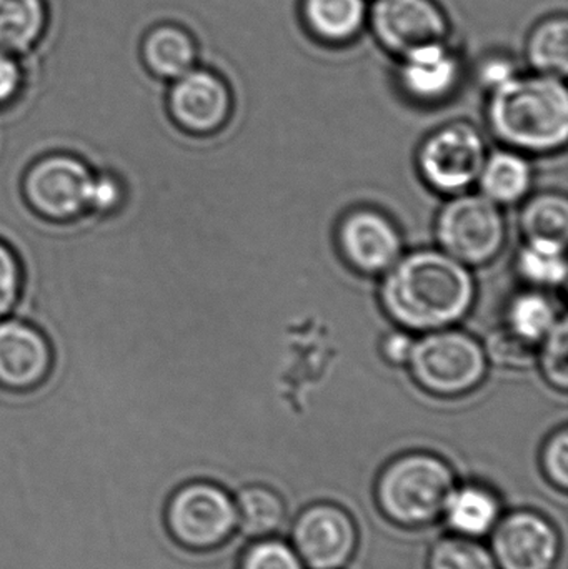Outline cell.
<instances>
[{"label": "cell", "instance_id": "1", "mask_svg": "<svg viewBox=\"0 0 568 569\" xmlns=\"http://www.w3.org/2000/svg\"><path fill=\"white\" fill-rule=\"evenodd\" d=\"M380 301L403 330L429 333L450 328L469 313L476 282L469 267L442 250H417L383 273Z\"/></svg>", "mask_w": 568, "mask_h": 569}, {"label": "cell", "instance_id": "2", "mask_svg": "<svg viewBox=\"0 0 568 569\" xmlns=\"http://www.w3.org/2000/svg\"><path fill=\"white\" fill-rule=\"evenodd\" d=\"M487 120L509 149L552 153L568 139L566 79L546 73H516L490 89Z\"/></svg>", "mask_w": 568, "mask_h": 569}, {"label": "cell", "instance_id": "3", "mask_svg": "<svg viewBox=\"0 0 568 569\" xmlns=\"http://www.w3.org/2000/svg\"><path fill=\"white\" fill-rule=\"evenodd\" d=\"M456 487V473L444 458L410 451L382 468L373 495L387 521L403 530H420L444 517Z\"/></svg>", "mask_w": 568, "mask_h": 569}, {"label": "cell", "instance_id": "4", "mask_svg": "<svg viewBox=\"0 0 568 569\" xmlns=\"http://www.w3.org/2000/svg\"><path fill=\"white\" fill-rule=\"evenodd\" d=\"M407 365L423 391L456 398L479 388L486 378L489 358L486 348L466 331L442 328L416 340Z\"/></svg>", "mask_w": 568, "mask_h": 569}, {"label": "cell", "instance_id": "5", "mask_svg": "<svg viewBox=\"0 0 568 569\" xmlns=\"http://www.w3.org/2000/svg\"><path fill=\"white\" fill-rule=\"evenodd\" d=\"M166 528L183 550L197 553L217 550L237 530L236 501L219 485L189 481L170 495Z\"/></svg>", "mask_w": 568, "mask_h": 569}, {"label": "cell", "instance_id": "6", "mask_svg": "<svg viewBox=\"0 0 568 569\" xmlns=\"http://www.w3.org/2000/svg\"><path fill=\"white\" fill-rule=\"evenodd\" d=\"M440 249L464 266L492 262L506 246L507 226L500 206L484 193H457L437 217Z\"/></svg>", "mask_w": 568, "mask_h": 569}, {"label": "cell", "instance_id": "7", "mask_svg": "<svg viewBox=\"0 0 568 569\" xmlns=\"http://www.w3.org/2000/svg\"><path fill=\"white\" fill-rule=\"evenodd\" d=\"M92 176L93 170L79 157L47 153L23 173V200L42 219L70 222L87 213Z\"/></svg>", "mask_w": 568, "mask_h": 569}, {"label": "cell", "instance_id": "8", "mask_svg": "<svg viewBox=\"0 0 568 569\" xmlns=\"http://www.w3.org/2000/svg\"><path fill=\"white\" fill-rule=\"evenodd\" d=\"M486 159V142L479 130L469 122H452L423 140L417 163L427 186L457 196L477 182Z\"/></svg>", "mask_w": 568, "mask_h": 569}, {"label": "cell", "instance_id": "9", "mask_svg": "<svg viewBox=\"0 0 568 569\" xmlns=\"http://www.w3.org/2000/svg\"><path fill=\"white\" fill-rule=\"evenodd\" d=\"M290 538L303 567L342 569L356 555L359 530L346 508L320 501L297 515Z\"/></svg>", "mask_w": 568, "mask_h": 569}, {"label": "cell", "instance_id": "10", "mask_svg": "<svg viewBox=\"0 0 568 569\" xmlns=\"http://www.w3.org/2000/svg\"><path fill=\"white\" fill-rule=\"evenodd\" d=\"M367 27L397 59L427 43L450 40L449 16L437 0H372Z\"/></svg>", "mask_w": 568, "mask_h": 569}, {"label": "cell", "instance_id": "11", "mask_svg": "<svg viewBox=\"0 0 568 569\" xmlns=\"http://www.w3.org/2000/svg\"><path fill=\"white\" fill-rule=\"evenodd\" d=\"M166 103L170 119L193 137L219 136L233 113V93L227 80L200 67L173 80Z\"/></svg>", "mask_w": 568, "mask_h": 569}, {"label": "cell", "instance_id": "12", "mask_svg": "<svg viewBox=\"0 0 568 569\" xmlns=\"http://www.w3.org/2000/svg\"><path fill=\"white\" fill-rule=\"evenodd\" d=\"M490 535V553L499 569H556L562 555L559 530L539 511L500 517Z\"/></svg>", "mask_w": 568, "mask_h": 569}, {"label": "cell", "instance_id": "13", "mask_svg": "<svg viewBox=\"0 0 568 569\" xmlns=\"http://www.w3.org/2000/svg\"><path fill=\"white\" fill-rule=\"evenodd\" d=\"M337 243L343 260L362 276H383L402 257L396 223L373 209H357L340 220Z\"/></svg>", "mask_w": 568, "mask_h": 569}, {"label": "cell", "instance_id": "14", "mask_svg": "<svg viewBox=\"0 0 568 569\" xmlns=\"http://www.w3.org/2000/svg\"><path fill=\"white\" fill-rule=\"evenodd\" d=\"M52 370L46 335L22 318L0 320V388L26 393L40 387Z\"/></svg>", "mask_w": 568, "mask_h": 569}, {"label": "cell", "instance_id": "15", "mask_svg": "<svg viewBox=\"0 0 568 569\" xmlns=\"http://www.w3.org/2000/svg\"><path fill=\"white\" fill-rule=\"evenodd\" d=\"M462 73L460 53L449 40H442L399 57L397 82L409 99L419 103H439L459 89Z\"/></svg>", "mask_w": 568, "mask_h": 569}, {"label": "cell", "instance_id": "16", "mask_svg": "<svg viewBox=\"0 0 568 569\" xmlns=\"http://www.w3.org/2000/svg\"><path fill=\"white\" fill-rule=\"evenodd\" d=\"M370 0H300L303 29L316 42L342 47L367 29Z\"/></svg>", "mask_w": 568, "mask_h": 569}, {"label": "cell", "instance_id": "17", "mask_svg": "<svg viewBox=\"0 0 568 569\" xmlns=\"http://www.w3.org/2000/svg\"><path fill=\"white\" fill-rule=\"evenodd\" d=\"M500 517L502 503L490 488L466 483L456 487L442 518L454 535L479 540L492 533Z\"/></svg>", "mask_w": 568, "mask_h": 569}, {"label": "cell", "instance_id": "18", "mask_svg": "<svg viewBox=\"0 0 568 569\" xmlns=\"http://www.w3.org/2000/svg\"><path fill=\"white\" fill-rule=\"evenodd\" d=\"M477 182L487 199L497 206H510L526 199L532 187V169L517 150H499L487 157Z\"/></svg>", "mask_w": 568, "mask_h": 569}, {"label": "cell", "instance_id": "19", "mask_svg": "<svg viewBox=\"0 0 568 569\" xmlns=\"http://www.w3.org/2000/svg\"><path fill=\"white\" fill-rule=\"evenodd\" d=\"M196 40L182 27H157L143 42V62L157 79H179L196 67Z\"/></svg>", "mask_w": 568, "mask_h": 569}, {"label": "cell", "instance_id": "20", "mask_svg": "<svg viewBox=\"0 0 568 569\" xmlns=\"http://www.w3.org/2000/svg\"><path fill=\"white\" fill-rule=\"evenodd\" d=\"M532 72L562 77L568 72V20L566 13H554L530 29L524 47Z\"/></svg>", "mask_w": 568, "mask_h": 569}, {"label": "cell", "instance_id": "21", "mask_svg": "<svg viewBox=\"0 0 568 569\" xmlns=\"http://www.w3.org/2000/svg\"><path fill=\"white\" fill-rule=\"evenodd\" d=\"M233 501L237 528L253 540L273 537L286 523V501L273 488L266 485H250L243 488Z\"/></svg>", "mask_w": 568, "mask_h": 569}, {"label": "cell", "instance_id": "22", "mask_svg": "<svg viewBox=\"0 0 568 569\" xmlns=\"http://www.w3.org/2000/svg\"><path fill=\"white\" fill-rule=\"evenodd\" d=\"M520 227L527 242L567 247L568 202L562 193L546 192L532 197L520 213Z\"/></svg>", "mask_w": 568, "mask_h": 569}, {"label": "cell", "instance_id": "23", "mask_svg": "<svg viewBox=\"0 0 568 569\" xmlns=\"http://www.w3.org/2000/svg\"><path fill=\"white\" fill-rule=\"evenodd\" d=\"M46 27L42 0H0V52L29 49Z\"/></svg>", "mask_w": 568, "mask_h": 569}, {"label": "cell", "instance_id": "24", "mask_svg": "<svg viewBox=\"0 0 568 569\" xmlns=\"http://www.w3.org/2000/svg\"><path fill=\"white\" fill-rule=\"evenodd\" d=\"M557 320L556 305L539 290L517 295L507 311L509 330L532 345L540 343Z\"/></svg>", "mask_w": 568, "mask_h": 569}, {"label": "cell", "instance_id": "25", "mask_svg": "<svg viewBox=\"0 0 568 569\" xmlns=\"http://www.w3.org/2000/svg\"><path fill=\"white\" fill-rule=\"evenodd\" d=\"M517 269L534 287H559L567 279L566 249L547 243L527 242L517 259Z\"/></svg>", "mask_w": 568, "mask_h": 569}, {"label": "cell", "instance_id": "26", "mask_svg": "<svg viewBox=\"0 0 568 569\" xmlns=\"http://www.w3.org/2000/svg\"><path fill=\"white\" fill-rule=\"evenodd\" d=\"M427 569H499L489 548L472 538H442L427 558Z\"/></svg>", "mask_w": 568, "mask_h": 569}, {"label": "cell", "instance_id": "27", "mask_svg": "<svg viewBox=\"0 0 568 569\" xmlns=\"http://www.w3.org/2000/svg\"><path fill=\"white\" fill-rule=\"evenodd\" d=\"M540 367L544 377L557 390L566 391L568 387V325L562 317L552 330L540 340Z\"/></svg>", "mask_w": 568, "mask_h": 569}, {"label": "cell", "instance_id": "28", "mask_svg": "<svg viewBox=\"0 0 568 569\" xmlns=\"http://www.w3.org/2000/svg\"><path fill=\"white\" fill-rule=\"evenodd\" d=\"M239 569H306L290 545L276 538H262L240 557Z\"/></svg>", "mask_w": 568, "mask_h": 569}, {"label": "cell", "instance_id": "29", "mask_svg": "<svg viewBox=\"0 0 568 569\" xmlns=\"http://www.w3.org/2000/svg\"><path fill=\"white\" fill-rule=\"evenodd\" d=\"M534 347L536 345L517 337L514 331L507 328V330L499 331V333L490 335L486 353L489 360L497 365H504V367H529L536 358Z\"/></svg>", "mask_w": 568, "mask_h": 569}, {"label": "cell", "instance_id": "30", "mask_svg": "<svg viewBox=\"0 0 568 569\" xmlns=\"http://www.w3.org/2000/svg\"><path fill=\"white\" fill-rule=\"evenodd\" d=\"M22 266L13 250L0 240V320L12 317L22 293Z\"/></svg>", "mask_w": 568, "mask_h": 569}, {"label": "cell", "instance_id": "31", "mask_svg": "<svg viewBox=\"0 0 568 569\" xmlns=\"http://www.w3.org/2000/svg\"><path fill=\"white\" fill-rule=\"evenodd\" d=\"M544 477L557 490L567 491L568 488V431L560 428L550 435L540 455Z\"/></svg>", "mask_w": 568, "mask_h": 569}, {"label": "cell", "instance_id": "32", "mask_svg": "<svg viewBox=\"0 0 568 569\" xmlns=\"http://www.w3.org/2000/svg\"><path fill=\"white\" fill-rule=\"evenodd\" d=\"M123 189L112 173L93 172L90 182L87 213L96 217L113 216L122 207Z\"/></svg>", "mask_w": 568, "mask_h": 569}, {"label": "cell", "instance_id": "33", "mask_svg": "<svg viewBox=\"0 0 568 569\" xmlns=\"http://www.w3.org/2000/svg\"><path fill=\"white\" fill-rule=\"evenodd\" d=\"M22 86L23 73L19 63L7 56V52H0V109L17 99Z\"/></svg>", "mask_w": 568, "mask_h": 569}, {"label": "cell", "instance_id": "34", "mask_svg": "<svg viewBox=\"0 0 568 569\" xmlns=\"http://www.w3.org/2000/svg\"><path fill=\"white\" fill-rule=\"evenodd\" d=\"M480 73H482V82H486L489 89H494V87L506 82L507 79L519 72L506 57H490L480 67Z\"/></svg>", "mask_w": 568, "mask_h": 569}, {"label": "cell", "instance_id": "35", "mask_svg": "<svg viewBox=\"0 0 568 569\" xmlns=\"http://www.w3.org/2000/svg\"><path fill=\"white\" fill-rule=\"evenodd\" d=\"M416 340L409 333H392L383 341L382 353L392 365H407Z\"/></svg>", "mask_w": 568, "mask_h": 569}]
</instances>
